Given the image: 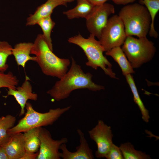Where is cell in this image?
<instances>
[{
    "mask_svg": "<svg viewBox=\"0 0 159 159\" xmlns=\"http://www.w3.org/2000/svg\"><path fill=\"white\" fill-rule=\"evenodd\" d=\"M122 48L133 68L150 61L156 52L154 43L147 37L136 38L127 36Z\"/></svg>",
    "mask_w": 159,
    "mask_h": 159,
    "instance_id": "cell-6",
    "label": "cell"
},
{
    "mask_svg": "<svg viewBox=\"0 0 159 159\" xmlns=\"http://www.w3.org/2000/svg\"><path fill=\"white\" fill-rule=\"evenodd\" d=\"M72 107L50 109L48 112L41 113L34 110L31 104L27 102L25 106L26 112L25 116L15 126L9 130L11 135L26 131L32 129L52 125L61 116L69 110Z\"/></svg>",
    "mask_w": 159,
    "mask_h": 159,
    "instance_id": "cell-5",
    "label": "cell"
},
{
    "mask_svg": "<svg viewBox=\"0 0 159 159\" xmlns=\"http://www.w3.org/2000/svg\"><path fill=\"white\" fill-rule=\"evenodd\" d=\"M37 24L41 28L43 33L42 35L44 39L50 49L53 51L51 33L55 25V22L50 16L40 19Z\"/></svg>",
    "mask_w": 159,
    "mask_h": 159,
    "instance_id": "cell-23",
    "label": "cell"
},
{
    "mask_svg": "<svg viewBox=\"0 0 159 159\" xmlns=\"http://www.w3.org/2000/svg\"><path fill=\"white\" fill-rule=\"evenodd\" d=\"M140 4L144 5L147 9L151 19V24L148 34L151 37L157 38L158 34L154 27V21L159 11V0H140Z\"/></svg>",
    "mask_w": 159,
    "mask_h": 159,
    "instance_id": "cell-20",
    "label": "cell"
},
{
    "mask_svg": "<svg viewBox=\"0 0 159 159\" xmlns=\"http://www.w3.org/2000/svg\"><path fill=\"white\" fill-rule=\"evenodd\" d=\"M29 80V78L26 75L25 80L21 85L14 89L8 88L7 95L4 97H6L11 95L14 97L21 107L20 116L24 114V109L28 100L36 101L37 99L38 95L33 92L32 87Z\"/></svg>",
    "mask_w": 159,
    "mask_h": 159,
    "instance_id": "cell-12",
    "label": "cell"
},
{
    "mask_svg": "<svg viewBox=\"0 0 159 159\" xmlns=\"http://www.w3.org/2000/svg\"><path fill=\"white\" fill-rule=\"evenodd\" d=\"M105 54L112 57L118 63L125 76L135 73L130 63L120 47H114L106 52Z\"/></svg>",
    "mask_w": 159,
    "mask_h": 159,
    "instance_id": "cell-17",
    "label": "cell"
},
{
    "mask_svg": "<svg viewBox=\"0 0 159 159\" xmlns=\"http://www.w3.org/2000/svg\"><path fill=\"white\" fill-rule=\"evenodd\" d=\"M95 6L87 0H77L76 6L73 8L63 12L68 19L85 18L86 19L92 11Z\"/></svg>",
    "mask_w": 159,
    "mask_h": 159,
    "instance_id": "cell-16",
    "label": "cell"
},
{
    "mask_svg": "<svg viewBox=\"0 0 159 159\" xmlns=\"http://www.w3.org/2000/svg\"><path fill=\"white\" fill-rule=\"evenodd\" d=\"M70 69L57 81L47 93L57 101L68 97L74 90L87 89L92 91L105 89L104 86L95 83L92 80V75L90 72L85 73L81 67L77 64L72 57Z\"/></svg>",
    "mask_w": 159,
    "mask_h": 159,
    "instance_id": "cell-1",
    "label": "cell"
},
{
    "mask_svg": "<svg viewBox=\"0 0 159 159\" xmlns=\"http://www.w3.org/2000/svg\"><path fill=\"white\" fill-rule=\"evenodd\" d=\"M115 11L113 5L105 3L95 6L92 11L86 19L87 28L90 33L98 39L106 26L109 16Z\"/></svg>",
    "mask_w": 159,
    "mask_h": 159,
    "instance_id": "cell-9",
    "label": "cell"
},
{
    "mask_svg": "<svg viewBox=\"0 0 159 159\" xmlns=\"http://www.w3.org/2000/svg\"><path fill=\"white\" fill-rule=\"evenodd\" d=\"M34 54L42 71L45 75L61 79L68 71L70 63L68 59L61 58L53 52L42 34H38L32 47Z\"/></svg>",
    "mask_w": 159,
    "mask_h": 159,
    "instance_id": "cell-2",
    "label": "cell"
},
{
    "mask_svg": "<svg viewBox=\"0 0 159 159\" xmlns=\"http://www.w3.org/2000/svg\"><path fill=\"white\" fill-rule=\"evenodd\" d=\"M67 6V4L62 0H47L38 6L34 13L27 19L26 25L32 26L37 24L41 19L51 15L54 9L59 5Z\"/></svg>",
    "mask_w": 159,
    "mask_h": 159,
    "instance_id": "cell-13",
    "label": "cell"
},
{
    "mask_svg": "<svg viewBox=\"0 0 159 159\" xmlns=\"http://www.w3.org/2000/svg\"><path fill=\"white\" fill-rule=\"evenodd\" d=\"M39 138L40 144L37 159H60L61 153L59 150L61 145L68 142L65 137L59 140L52 139L51 135L47 129L40 127Z\"/></svg>",
    "mask_w": 159,
    "mask_h": 159,
    "instance_id": "cell-10",
    "label": "cell"
},
{
    "mask_svg": "<svg viewBox=\"0 0 159 159\" xmlns=\"http://www.w3.org/2000/svg\"><path fill=\"white\" fill-rule=\"evenodd\" d=\"M33 45V43L32 42H21L16 44L12 48V55L14 56L18 66L24 68L28 61L36 62V57L30 55Z\"/></svg>",
    "mask_w": 159,
    "mask_h": 159,
    "instance_id": "cell-15",
    "label": "cell"
},
{
    "mask_svg": "<svg viewBox=\"0 0 159 159\" xmlns=\"http://www.w3.org/2000/svg\"><path fill=\"white\" fill-rule=\"evenodd\" d=\"M16 120V117L11 115L0 117V146L4 145L9 140L11 135L8 131L14 125Z\"/></svg>",
    "mask_w": 159,
    "mask_h": 159,
    "instance_id": "cell-21",
    "label": "cell"
},
{
    "mask_svg": "<svg viewBox=\"0 0 159 159\" xmlns=\"http://www.w3.org/2000/svg\"><path fill=\"white\" fill-rule=\"evenodd\" d=\"M105 158L107 159H123L122 153L119 147L113 143Z\"/></svg>",
    "mask_w": 159,
    "mask_h": 159,
    "instance_id": "cell-26",
    "label": "cell"
},
{
    "mask_svg": "<svg viewBox=\"0 0 159 159\" xmlns=\"http://www.w3.org/2000/svg\"><path fill=\"white\" fill-rule=\"evenodd\" d=\"M119 147L122 153L123 159H150V156L145 152L136 150L129 142L120 144Z\"/></svg>",
    "mask_w": 159,
    "mask_h": 159,
    "instance_id": "cell-22",
    "label": "cell"
},
{
    "mask_svg": "<svg viewBox=\"0 0 159 159\" xmlns=\"http://www.w3.org/2000/svg\"><path fill=\"white\" fill-rule=\"evenodd\" d=\"M19 82V80L16 76L11 72L6 74L0 72V88L7 87L15 89Z\"/></svg>",
    "mask_w": 159,
    "mask_h": 159,
    "instance_id": "cell-25",
    "label": "cell"
},
{
    "mask_svg": "<svg viewBox=\"0 0 159 159\" xmlns=\"http://www.w3.org/2000/svg\"><path fill=\"white\" fill-rule=\"evenodd\" d=\"M12 47L7 42L0 41V72H4L8 69L7 58L12 55Z\"/></svg>",
    "mask_w": 159,
    "mask_h": 159,
    "instance_id": "cell-24",
    "label": "cell"
},
{
    "mask_svg": "<svg viewBox=\"0 0 159 159\" xmlns=\"http://www.w3.org/2000/svg\"><path fill=\"white\" fill-rule=\"evenodd\" d=\"M125 76L133 94L134 102L138 105L140 111L142 119L145 122L148 123L150 118L149 112L145 106L140 98L133 77L131 74H127Z\"/></svg>",
    "mask_w": 159,
    "mask_h": 159,
    "instance_id": "cell-19",
    "label": "cell"
},
{
    "mask_svg": "<svg viewBox=\"0 0 159 159\" xmlns=\"http://www.w3.org/2000/svg\"><path fill=\"white\" fill-rule=\"evenodd\" d=\"M40 128L39 127L32 129L24 132L26 151L34 153L39 151L40 144L39 138Z\"/></svg>",
    "mask_w": 159,
    "mask_h": 159,
    "instance_id": "cell-18",
    "label": "cell"
},
{
    "mask_svg": "<svg viewBox=\"0 0 159 159\" xmlns=\"http://www.w3.org/2000/svg\"><path fill=\"white\" fill-rule=\"evenodd\" d=\"M95 6L102 5L108 0H87Z\"/></svg>",
    "mask_w": 159,
    "mask_h": 159,
    "instance_id": "cell-30",
    "label": "cell"
},
{
    "mask_svg": "<svg viewBox=\"0 0 159 159\" xmlns=\"http://www.w3.org/2000/svg\"><path fill=\"white\" fill-rule=\"evenodd\" d=\"M126 37L122 20L118 15H115L109 18L99 39L105 51L107 52L114 47H120Z\"/></svg>",
    "mask_w": 159,
    "mask_h": 159,
    "instance_id": "cell-7",
    "label": "cell"
},
{
    "mask_svg": "<svg viewBox=\"0 0 159 159\" xmlns=\"http://www.w3.org/2000/svg\"><path fill=\"white\" fill-rule=\"evenodd\" d=\"M62 1L67 4V3H70L73 1L74 0H62Z\"/></svg>",
    "mask_w": 159,
    "mask_h": 159,
    "instance_id": "cell-31",
    "label": "cell"
},
{
    "mask_svg": "<svg viewBox=\"0 0 159 159\" xmlns=\"http://www.w3.org/2000/svg\"><path fill=\"white\" fill-rule=\"evenodd\" d=\"M115 4L117 5H126L133 3L136 0H111Z\"/></svg>",
    "mask_w": 159,
    "mask_h": 159,
    "instance_id": "cell-28",
    "label": "cell"
},
{
    "mask_svg": "<svg viewBox=\"0 0 159 159\" xmlns=\"http://www.w3.org/2000/svg\"><path fill=\"white\" fill-rule=\"evenodd\" d=\"M9 159H21L25 152L23 134L18 133L11 135L4 145Z\"/></svg>",
    "mask_w": 159,
    "mask_h": 159,
    "instance_id": "cell-14",
    "label": "cell"
},
{
    "mask_svg": "<svg viewBox=\"0 0 159 159\" xmlns=\"http://www.w3.org/2000/svg\"><path fill=\"white\" fill-rule=\"evenodd\" d=\"M80 138V144L76 147V151L71 152L67 148L66 143L62 144L60 148L61 158L63 159H93L94 158L92 150L90 148L85 134L80 129L77 130Z\"/></svg>",
    "mask_w": 159,
    "mask_h": 159,
    "instance_id": "cell-11",
    "label": "cell"
},
{
    "mask_svg": "<svg viewBox=\"0 0 159 159\" xmlns=\"http://www.w3.org/2000/svg\"><path fill=\"white\" fill-rule=\"evenodd\" d=\"M118 15L123 24L127 37H147L151 21L144 5L137 3L127 5L121 9Z\"/></svg>",
    "mask_w": 159,
    "mask_h": 159,
    "instance_id": "cell-3",
    "label": "cell"
},
{
    "mask_svg": "<svg viewBox=\"0 0 159 159\" xmlns=\"http://www.w3.org/2000/svg\"><path fill=\"white\" fill-rule=\"evenodd\" d=\"M38 154V151L36 153H32L26 151L25 153L21 159H37Z\"/></svg>",
    "mask_w": 159,
    "mask_h": 159,
    "instance_id": "cell-27",
    "label": "cell"
},
{
    "mask_svg": "<svg viewBox=\"0 0 159 159\" xmlns=\"http://www.w3.org/2000/svg\"><path fill=\"white\" fill-rule=\"evenodd\" d=\"M88 133L97 146L95 156L97 158H105L113 143L111 127L102 120H99L95 127L88 131Z\"/></svg>",
    "mask_w": 159,
    "mask_h": 159,
    "instance_id": "cell-8",
    "label": "cell"
},
{
    "mask_svg": "<svg viewBox=\"0 0 159 159\" xmlns=\"http://www.w3.org/2000/svg\"><path fill=\"white\" fill-rule=\"evenodd\" d=\"M68 42L78 46L83 50L87 58L85 63L87 66L95 70L100 67L106 75L117 79L112 70V64L103 54L105 52L104 49L93 35L90 34L88 38H85L79 34L69 38Z\"/></svg>",
    "mask_w": 159,
    "mask_h": 159,
    "instance_id": "cell-4",
    "label": "cell"
},
{
    "mask_svg": "<svg viewBox=\"0 0 159 159\" xmlns=\"http://www.w3.org/2000/svg\"><path fill=\"white\" fill-rule=\"evenodd\" d=\"M0 159H9L3 146H0Z\"/></svg>",
    "mask_w": 159,
    "mask_h": 159,
    "instance_id": "cell-29",
    "label": "cell"
}]
</instances>
